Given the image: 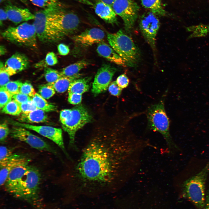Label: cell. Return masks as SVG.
<instances>
[{
	"instance_id": "obj_35",
	"label": "cell",
	"mask_w": 209,
	"mask_h": 209,
	"mask_svg": "<svg viewBox=\"0 0 209 209\" xmlns=\"http://www.w3.org/2000/svg\"><path fill=\"white\" fill-rule=\"evenodd\" d=\"M20 92L32 98L36 93L32 85L28 82L22 83L20 87Z\"/></svg>"
},
{
	"instance_id": "obj_45",
	"label": "cell",
	"mask_w": 209,
	"mask_h": 209,
	"mask_svg": "<svg viewBox=\"0 0 209 209\" xmlns=\"http://www.w3.org/2000/svg\"><path fill=\"white\" fill-rule=\"evenodd\" d=\"M29 0L34 5L44 9L51 6L44 0Z\"/></svg>"
},
{
	"instance_id": "obj_11",
	"label": "cell",
	"mask_w": 209,
	"mask_h": 209,
	"mask_svg": "<svg viewBox=\"0 0 209 209\" xmlns=\"http://www.w3.org/2000/svg\"><path fill=\"white\" fill-rule=\"evenodd\" d=\"M112 7L122 19L128 33L131 30L138 16L139 7L134 0H115Z\"/></svg>"
},
{
	"instance_id": "obj_9",
	"label": "cell",
	"mask_w": 209,
	"mask_h": 209,
	"mask_svg": "<svg viewBox=\"0 0 209 209\" xmlns=\"http://www.w3.org/2000/svg\"><path fill=\"white\" fill-rule=\"evenodd\" d=\"M49 18L53 24L65 36L76 30L80 24L76 14L61 9L58 5L51 7Z\"/></svg>"
},
{
	"instance_id": "obj_52",
	"label": "cell",
	"mask_w": 209,
	"mask_h": 209,
	"mask_svg": "<svg viewBox=\"0 0 209 209\" xmlns=\"http://www.w3.org/2000/svg\"><path fill=\"white\" fill-rule=\"evenodd\" d=\"M5 0H0V3H2L4 1H5Z\"/></svg>"
},
{
	"instance_id": "obj_15",
	"label": "cell",
	"mask_w": 209,
	"mask_h": 209,
	"mask_svg": "<svg viewBox=\"0 0 209 209\" xmlns=\"http://www.w3.org/2000/svg\"><path fill=\"white\" fill-rule=\"evenodd\" d=\"M104 32L100 29L93 28L85 30L72 37L77 44L84 47H88L102 42L104 38Z\"/></svg>"
},
{
	"instance_id": "obj_27",
	"label": "cell",
	"mask_w": 209,
	"mask_h": 209,
	"mask_svg": "<svg viewBox=\"0 0 209 209\" xmlns=\"http://www.w3.org/2000/svg\"><path fill=\"white\" fill-rule=\"evenodd\" d=\"M32 98V101L38 109L42 110L45 112L54 111L57 110L55 105L48 102L39 93H36Z\"/></svg>"
},
{
	"instance_id": "obj_3",
	"label": "cell",
	"mask_w": 209,
	"mask_h": 209,
	"mask_svg": "<svg viewBox=\"0 0 209 209\" xmlns=\"http://www.w3.org/2000/svg\"><path fill=\"white\" fill-rule=\"evenodd\" d=\"M147 116L148 128L162 135L169 152L179 150L170 133V121L165 111L163 100H161L149 106Z\"/></svg>"
},
{
	"instance_id": "obj_28",
	"label": "cell",
	"mask_w": 209,
	"mask_h": 209,
	"mask_svg": "<svg viewBox=\"0 0 209 209\" xmlns=\"http://www.w3.org/2000/svg\"><path fill=\"white\" fill-rule=\"evenodd\" d=\"M1 109L2 113L14 116L21 112L20 104L12 99Z\"/></svg>"
},
{
	"instance_id": "obj_18",
	"label": "cell",
	"mask_w": 209,
	"mask_h": 209,
	"mask_svg": "<svg viewBox=\"0 0 209 209\" xmlns=\"http://www.w3.org/2000/svg\"><path fill=\"white\" fill-rule=\"evenodd\" d=\"M30 161L25 156L14 154L6 165L0 168V185L5 184L10 172L13 168L21 164L29 163Z\"/></svg>"
},
{
	"instance_id": "obj_4",
	"label": "cell",
	"mask_w": 209,
	"mask_h": 209,
	"mask_svg": "<svg viewBox=\"0 0 209 209\" xmlns=\"http://www.w3.org/2000/svg\"><path fill=\"white\" fill-rule=\"evenodd\" d=\"M108 41L111 46L125 61L128 66L134 67L139 58L138 49L132 39L122 30L107 35Z\"/></svg>"
},
{
	"instance_id": "obj_41",
	"label": "cell",
	"mask_w": 209,
	"mask_h": 209,
	"mask_svg": "<svg viewBox=\"0 0 209 209\" xmlns=\"http://www.w3.org/2000/svg\"><path fill=\"white\" fill-rule=\"evenodd\" d=\"M108 90L111 95L116 96H118L121 93L122 89L118 86L116 81H114L110 85Z\"/></svg>"
},
{
	"instance_id": "obj_29",
	"label": "cell",
	"mask_w": 209,
	"mask_h": 209,
	"mask_svg": "<svg viewBox=\"0 0 209 209\" xmlns=\"http://www.w3.org/2000/svg\"><path fill=\"white\" fill-rule=\"evenodd\" d=\"M14 154L11 150L4 146L0 147V167L5 166Z\"/></svg>"
},
{
	"instance_id": "obj_14",
	"label": "cell",
	"mask_w": 209,
	"mask_h": 209,
	"mask_svg": "<svg viewBox=\"0 0 209 209\" xmlns=\"http://www.w3.org/2000/svg\"><path fill=\"white\" fill-rule=\"evenodd\" d=\"M116 71V68L109 64L103 65L95 76L91 90L92 93L96 95L105 91Z\"/></svg>"
},
{
	"instance_id": "obj_6",
	"label": "cell",
	"mask_w": 209,
	"mask_h": 209,
	"mask_svg": "<svg viewBox=\"0 0 209 209\" xmlns=\"http://www.w3.org/2000/svg\"><path fill=\"white\" fill-rule=\"evenodd\" d=\"M51 6L37 12L33 24L37 38L45 43H56L65 37L53 24L49 19Z\"/></svg>"
},
{
	"instance_id": "obj_12",
	"label": "cell",
	"mask_w": 209,
	"mask_h": 209,
	"mask_svg": "<svg viewBox=\"0 0 209 209\" xmlns=\"http://www.w3.org/2000/svg\"><path fill=\"white\" fill-rule=\"evenodd\" d=\"M10 135L11 138L24 142L37 150L57 154L56 151L48 143L25 128L14 126L10 129Z\"/></svg>"
},
{
	"instance_id": "obj_43",
	"label": "cell",
	"mask_w": 209,
	"mask_h": 209,
	"mask_svg": "<svg viewBox=\"0 0 209 209\" xmlns=\"http://www.w3.org/2000/svg\"><path fill=\"white\" fill-rule=\"evenodd\" d=\"M57 49L59 53L62 55H66L69 52V47L63 43L60 44L58 45Z\"/></svg>"
},
{
	"instance_id": "obj_31",
	"label": "cell",
	"mask_w": 209,
	"mask_h": 209,
	"mask_svg": "<svg viewBox=\"0 0 209 209\" xmlns=\"http://www.w3.org/2000/svg\"><path fill=\"white\" fill-rule=\"evenodd\" d=\"M38 93L43 98L48 99L54 95L55 90L52 86L48 83L39 86Z\"/></svg>"
},
{
	"instance_id": "obj_26",
	"label": "cell",
	"mask_w": 209,
	"mask_h": 209,
	"mask_svg": "<svg viewBox=\"0 0 209 209\" xmlns=\"http://www.w3.org/2000/svg\"><path fill=\"white\" fill-rule=\"evenodd\" d=\"M88 79L86 78L78 79L73 81L68 89V93H75L82 94L87 91L89 89Z\"/></svg>"
},
{
	"instance_id": "obj_46",
	"label": "cell",
	"mask_w": 209,
	"mask_h": 209,
	"mask_svg": "<svg viewBox=\"0 0 209 209\" xmlns=\"http://www.w3.org/2000/svg\"><path fill=\"white\" fill-rule=\"evenodd\" d=\"M8 19V17L6 12L4 9L1 8L0 11V24L1 26L3 21Z\"/></svg>"
},
{
	"instance_id": "obj_33",
	"label": "cell",
	"mask_w": 209,
	"mask_h": 209,
	"mask_svg": "<svg viewBox=\"0 0 209 209\" xmlns=\"http://www.w3.org/2000/svg\"><path fill=\"white\" fill-rule=\"evenodd\" d=\"M12 96L7 90L4 87L0 89V108L2 109L12 99Z\"/></svg>"
},
{
	"instance_id": "obj_5",
	"label": "cell",
	"mask_w": 209,
	"mask_h": 209,
	"mask_svg": "<svg viewBox=\"0 0 209 209\" xmlns=\"http://www.w3.org/2000/svg\"><path fill=\"white\" fill-rule=\"evenodd\" d=\"M209 174V163L199 172L190 177L183 184V192L197 207L202 208L206 201V185Z\"/></svg>"
},
{
	"instance_id": "obj_20",
	"label": "cell",
	"mask_w": 209,
	"mask_h": 209,
	"mask_svg": "<svg viewBox=\"0 0 209 209\" xmlns=\"http://www.w3.org/2000/svg\"><path fill=\"white\" fill-rule=\"evenodd\" d=\"M97 51L100 55L111 62L123 66L127 65L125 61L111 46L106 43L102 42L99 43L97 48Z\"/></svg>"
},
{
	"instance_id": "obj_17",
	"label": "cell",
	"mask_w": 209,
	"mask_h": 209,
	"mask_svg": "<svg viewBox=\"0 0 209 209\" xmlns=\"http://www.w3.org/2000/svg\"><path fill=\"white\" fill-rule=\"evenodd\" d=\"M29 65L28 57L19 53L13 54L6 62L4 66L11 76L27 69Z\"/></svg>"
},
{
	"instance_id": "obj_13",
	"label": "cell",
	"mask_w": 209,
	"mask_h": 209,
	"mask_svg": "<svg viewBox=\"0 0 209 209\" xmlns=\"http://www.w3.org/2000/svg\"><path fill=\"white\" fill-rule=\"evenodd\" d=\"M140 30L146 41L153 48L155 47L160 23L157 15L151 12L144 14L139 22Z\"/></svg>"
},
{
	"instance_id": "obj_37",
	"label": "cell",
	"mask_w": 209,
	"mask_h": 209,
	"mask_svg": "<svg viewBox=\"0 0 209 209\" xmlns=\"http://www.w3.org/2000/svg\"><path fill=\"white\" fill-rule=\"evenodd\" d=\"M44 61L45 66L54 65L58 62L56 55L53 52H49L47 54Z\"/></svg>"
},
{
	"instance_id": "obj_44",
	"label": "cell",
	"mask_w": 209,
	"mask_h": 209,
	"mask_svg": "<svg viewBox=\"0 0 209 209\" xmlns=\"http://www.w3.org/2000/svg\"><path fill=\"white\" fill-rule=\"evenodd\" d=\"M71 112V109H64L60 112V118L61 123L63 124L69 116Z\"/></svg>"
},
{
	"instance_id": "obj_51",
	"label": "cell",
	"mask_w": 209,
	"mask_h": 209,
	"mask_svg": "<svg viewBox=\"0 0 209 209\" xmlns=\"http://www.w3.org/2000/svg\"><path fill=\"white\" fill-rule=\"evenodd\" d=\"M20 0L21 2H22L23 3L27 5L28 4V1L27 0Z\"/></svg>"
},
{
	"instance_id": "obj_25",
	"label": "cell",
	"mask_w": 209,
	"mask_h": 209,
	"mask_svg": "<svg viewBox=\"0 0 209 209\" xmlns=\"http://www.w3.org/2000/svg\"><path fill=\"white\" fill-rule=\"evenodd\" d=\"M143 6L157 16H164L166 12L162 5V0H141Z\"/></svg>"
},
{
	"instance_id": "obj_38",
	"label": "cell",
	"mask_w": 209,
	"mask_h": 209,
	"mask_svg": "<svg viewBox=\"0 0 209 209\" xmlns=\"http://www.w3.org/2000/svg\"><path fill=\"white\" fill-rule=\"evenodd\" d=\"M21 112L23 113H29L37 109L32 100L20 104Z\"/></svg>"
},
{
	"instance_id": "obj_42",
	"label": "cell",
	"mask_w": 209,
	"mask_h": 209,
	"mask_svg": "<svg viewBox=\"0 0 209 209\" xmlns=\"http://www.w3.org/2000/svg\"><path fill=\"white\" fill-rule=\"evenodd\" d=\"M81 94L75 93H69L68 101L69 103L73 105H78L82 100Z\"/></svg>"
},
{
	"instance_id": "obj_19",
	"label": "cell",
	"mask_w": 209,
	"mask_h": 209,
	"mask_svg": "<svg viewBox=\"0 0 209 209\" xmlns=\"http://www.w3.org/2000/svg\"><path fill=\"white\" fill-rule=\"evenodd\" d=\"M30 165L27 163L17 166L10 172L5 186L9 192L17 184L27 171Z\"/></svg>"
},
{
	"instance_id": "obj_47",
	"label": "cell",
	"mask_w": 209,
	"mask_h": 209,
	"mask_svg": "<svg viewBox=\"0 0 209 209\" xmlns=\"http://www.w3.org/2000/svg\"><path fill=\"white\" fill-rule=\"evenodd\" d=\"M51 6L58 5V0H44Z\"/></svg>"
},
{
	"instance_id": "obj_34",
	"label": "cell",
	"mask_w": 209,
	"mask_h": 209,
	"mask_svg": "<svg viewBox=\"0 0 209 209\" xmlns=\"http://www.w3.org/2000/svg\"><path fill=\"white\" fill-rule=\"evenodd\" d=\"M11 76L7 71L4 64L1 61L0 62V86L4 87L10 80Z\"/></svg>"
},
{
	"instance_id": "obj_36",
	"label": "cell",
	"mask_w": 209,
	"mask_h": 209,
	"mask_svg": "<svg viewBox=\"0 0 209 209\" xmlns=\"http://www.w3.org/2000/svg\"><path fill=\"white\" fill-rule=\"evenodd\" d=\"M10 130L7 124L5 122L1 124L0 125V141L1 143H4L10 133Z\"/></svg>"
},
{
	"instance_id": "obj_30",
	"label": "cell",
	"mask_w": 209,
	"mask_h": 209,
	"mask_svg": "<svg viewBox=\"0 0 209 209\" xmlns=\"http://www.w3.org/2000/svg\"><path fill=\"white\" fill-rule=\"evenodd\" d=\"M44 75L46 80L48 83H53L62 77L60 71L47 67L44 69Z\"/></svg>"
},
{
	"instance_id": "obj_23",
	"label": "cell",
	"mask_w": 209,
	"mask_h": 209,
	"mask_svg": "<svg viewBox=\"0 0 209 209\" xmlns=\"http://www.w3.org/2000/svg\"><path fill=\"white\" fill-rule=\"evenodd\" d=\"M81 76V75L78 73L71 77H63L56 82L49 84L53 87L55 91L59 93H63L68 89L70 84L73 81L79 79Z\"/></svg>"
},
{
	"instance_id": "obj_16",
	"label": "cell",
	"mask_w": 209,
	"mask_h": 209,
	"mask_svg": "<svg viewBox=\"0 0 209 209\" xmlns=\"http://www.w3.org/2000/svg\"><path fill=\"white\" fill-rule=\"evenodd\" d=\"M4 10L7 14L8 19L15 24L35 19V15L27 8H21L8 4L5 6Z\"/></svg>"
},
{
	"instance_id": "obj_2",
	"label": "cell",
	"mask_w": 209,
	"mask_h": 209,
	"mask_svg": "<svg viewBox=\"0 0 209 209\" xmlns=\"http://www.w3.org/2000/svg\"><path fill=\"white\" fill-rule=\"evenodd\" d=\"M41 179V173L38 169L30 165L25 174L9 192L33 205H39V192Z\"/></svg>"
},
{
	"instance_id": "obj_7",
	"label": "cell",
	"mask_w": 209,
	"mask_h": 209,
	"mask_svg": "<svg viewBox=\"0 0 209 209\" xmlns=\"http://www.w3.org/2000/svg\"><path fill=\"white\" fill-rule=\"evenodd\" d=\"M92 119L87 109L82 105L78 104L71 109V112L62 124L63 129L68 135L69 147L70 149L77 151L75 141V136L77 131Z\"/></svg>"
},
{
	"instance_id": "obj_24",
	"label": "cell",
	"mask_w": 209,
	"mask_h": 209,
	"mask_svg": "<svg viewBox=\"0 0 209 209\" xmlns=\"http://www.w3.org/2000/svg\"><path fill=\"white\" fill-rule=\"evenodd\" d=\"M88 64L87 61L81 60L63 68L60 72L62 77H71L78 74L80 71Z\"/></svg>"
},
{
	"instance_id": "obj_10",
	"label": "cell",
	"mask_w": 209,
	"mask_h": 209,
	"mask_svg": "<svg viewBox=\"0 0 209 209\" xmlns=\"http://www.w3.org/2000/svg\"><path fill=\"white\" fill-rule=\"evenodd\" d=\"M9 123L14 126L22 127L34 131L40 135L51 140L61 149L69 161L72 160L65 148L62 129L49 126H36L22 123L12 120H8Z\"/></svg>"
},
{
	"instance_id": "obj_49",
	"label": "cell",
	"mask_w": 209,
	"mask_h": 209,
	"mask_svg": "<svg viewBox=\"0 0 209 209\" xmlns=\"http://www.w3.org/2000/svg\"><path fill=\"white\" fill-rule=\"evenodd\" d=\"M115 1V0H98V1L102 2L111 6H112Z\"/></svg>"
},
{
	"instance_id": "obj_21",
	"label": "cell",
	"mask_w": 209,
	"mask_h": 209,
	"mask_svg": "<svg viewBox=\"0 0 209 209\" xmlns=\"http://www.w3.org/2000/svg\"><path fill=\"white\" fill-rule=\"evenodd\" d=\"M96 13L106 22L111 24L117 22V15L112 6L98 1L94 6Z\"/></svg>"
},
{
	"instance_id": "obj_22",
	"label": "cell",
	"mask_w": 209,
	"mask_h": 209,
	"mask_svg": "<svg viewBox=\"0 0 209 209\" xmlns=\"http://www.w3.org/2000/svg\"><path fill=\"white\" fill-rule=\"evenodd\" d=\"M18 122L27 124L47 122L48 118L45 112L36 109L27 113H22L18 118Z\"/></svg>"
},
{
	"instance_id": "obj_39",
	"label": "cell",
	"mask_w": 209,
	"mask_h": 209,
	"mask_svg": "<svg viewBox=\"0 0 209 209\" xmlns=\"http://www.w3.org/2000/svg\"><path fill=\"white\" fill-rule=\"evenodd\" d=\"M12 99L20 104L32 100L31 97L21 92L12 96Z\"/></svg>"
},
{
	"instance_id": "obj_32",
	"label": "cell",
	"mask_w": 209,
	"mask_h": 209,
	"mask_svg": "<svg viewBox=\"0 0 209 209\" xmlns=\"http://www.w3.org/2000/svg\"><path fill=\"white\" fill-rule=\"evenodd\" d=\"M22 82L19 80L10 81L4 86L7 90L12 96L20 92Z\"/></svg>"
},
{
	"instance_id": "obj_1",
	"label": "cell",
	"mask_w": 209,
	"mask_h": 209,
	"mask_svg": "<svg viewBox=\"0 0 209 209\" xmlns=\"http://www.w3.org/2000/svg\"><path fill=\"white\" fill-rule=\"evenodd\" d=\"M125 120L109 131H98L88 139L78 157L70 161L72 191L92 193L114 189L138 170L142 155L152 146L138 136Z\"/></svg>"
},
{
	"instance_id": "obj_50",
	"label": "cell",
	"mask_w": 209,
	"mask_h": 209,
	"mask_svg": "<svg viewBox=\"0 0 209 209\" xmlns=\"http://www.w3.org/2000/svg\"><path fill=\"white\" fill-rule=\"evenodd\" d=\"M7 52V50L5 47L3 45L0 46V55H3L5 54Z\"/></svg>"
},
{
	"instance_id": "obj_40",
	"label": "cell",
	"mask_w": 209,
	"mask_h": 209,
	"mask_svg": "<svg viewBox=\"0 0 209 209\" xmlns=\"http://www.w3.org/2000/svg\"><path fill=\"white\" fill-rule=\"evenodd\" d=\"M116 82L118 86L123 89L125 88L128 87L129 80L125 74H122L118 77Z\"/></svg>"
},
{
	"instance_id": "obj_8",
	"label": "cell",
	"mask_w": 209,
	"mask_h": 209,
	"mask_svg": "<svg viewBox=\"0 0 209 209\" xmlns=\"http://www.w3.org/2000/svg\"><path fill=\"white\" fill-rule=\"evenodd\" d=\"M1 35L18 46L35 48L37 46V37L33 24L24 22L16 27L10 26L2 33Z\"/></svg>"
},
{
	"instance_id": "obj_48",
	"label": "cell",
	"mask_w": 209,
	"mask_h": 209,
	"mask_svg": "<svg viewBox=\"0 0 209 209\" xmlns=\"http://www.w3.org/2000/svg\"><path fill=\"white\" fill-rule=\"evenodd\" d=\"M204 209H209V189L207 191L206 197V201Z\"/></svg>"
}]
</instances>
